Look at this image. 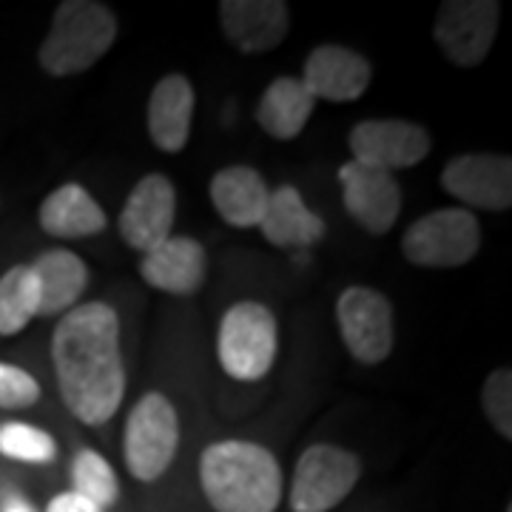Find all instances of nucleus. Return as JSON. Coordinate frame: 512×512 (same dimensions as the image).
I'll return each mask as SVG.
<instances>
[{
  "label": "nucleus",
  "instance_id": "25",
  "mask_svg": "<svg viewBox=\"0 0 512 512\" xmlns=\"http://www.w3.org/2000/svg\"><path fill=\"white\" fill-rule=\"evenodd\" d=\"M0 456L26 464H49L57 456L55 439L32 424L23 421H6L0 424Z\"/></svg>",
  "mask_w": 512,
  "mask_h": 512
},
{
  "label": "nucleus",
  "instance_id": "27",
  "mask_svg": "<svg viewBox=\"0 0 512 512\" xmlns=\"http://www.w3.org/2000/svg\"><path fill=\"white\" fill-rule=\"evenodd\" d=\"M40 399V384L23 367L0 362V407L3 410H23Z\"/></svg>",
  "mask_w": 512,
  "mask_h": 512
},
{
  "label": "nucleus",
  "instance_id": "21",
  "mask_svg": "<svg viewBox=\"0 0 512 512\" xmlns=\"http://www.w3.org/2000/svg\"><path fill=\"white\" fill-rule=\"evenodd\" d=\"M29 268L35 274L37 293H40L37 316H55V313L72 311L77 299L86 291V285H89L86 262L66 248H52V251L40 254Z\"/></svg>",
  "mask_w": 512,
  "mask_h": 512
},
{
  "label": "nucleus",
  "instance_id": "16",
  "mask_svg": "<svg viewBox=\"0 0 512 512\" xmlns=\"http://www.w3.org/2000/svg\"><path fill=\"white\" fill-rule=\"evenodd\" d=\"M208 271L205 248L191 237H168L163 245L143 254L140 274L151 288L174 296H191L202 288Z\"/></svg>",
  "mask_w": 512,
  "mask_h": 512
},
{
  "label": "nucleus",
  "instance_id": "5",
  "mask_svg": "<svg viewBox=\"0 0 512 512\" xmlns=\"http://www.w3.org/2000/svg\"><path fill=\"white\" fill-rule=\"evenodd\" d=\"M180 419L163 393H146L131 407L123 436L128 473L140 481H157L177 456Z\"/></svg>",
  "mask_w": 512,
  "mask_h": 512
},
{
  "label": "nucleus",
  "instance_id": "6",
  "mask_svg": "<svg viewBox=\"0 0 512 512\" xmlns=\"http://www.w3.org/2000/svg\"><path fill=\"white\" fill-rule=\"evenodd\" d=\"M481 248V225L467 208H441L413 222L402 237V254L419 268H461Z\"/></svg>",
  "mask_w": 512,
  "mask_h": 512
},
{
  "label": "nucleus",
  "instance_id": "10",
  "mask_svg": "<svg viewBox=\"0 0 512 512\" xmlns=\"http://www.w3.org/2000/svg\"><path fill=\"white\" fill-rule=\"evenodd\" d=\"M174 217H177L174 183L165 174H148L131 188L117 228L128 248L148 254L171 237Z\"/></svg>",
  "mask_w": 512,
  "mask_h": 512
},
{
  "label": "nucleus",
  "instance_id": "11",
  "mask_svg": "<svg viewBox=\"0 0 512 512\" xmlns=\"http://www.w3.org/2000/svg\"><path fill=\"white\" fill-rule=\"evenodd\" d=\"M348 146L356 163L393 174L430 154V134L410 120H362L350 131Z\"/></svg>",
  "mask_w": 512,
  "mask_h": 512
},
{
  "label": "nucleus",
  "instance_id": "26",
  "mask_svg": "<svg viewBox=\"0 0 512 512\" xmlns=\"http://www.w3.org/2000/svg\"><path fill=\"white\" fill-rule=\"evenodd\" d=\"M481 404L487 419L493 421L495 433L512 439V370L498 367L487 376L484 390H481Z\"/></svg>",
  "mask_w": 512,
  "mask_h": 512
},
{
  "label": "nucleus",
  "instance_id": "3",
  "mask_svg": "<svg viewBox=\"0 0 512 512\" xmlns=\"http://www.w3.org/2000/svg\"><path fill=\"white\" fill-rule=\"evenodd\" d=\"M117 37V18L97 0H66L52 18V29L40 43L37 63L55 77L92 69Z\"/></svg>",
  "mask_w": 512,
  "mask_h": 512
},
{
  "label": "nucleus",
  "instance_id": "20",
  "mask_svg": "<svg viewBox=\"0 0 512 512\" xmlns=\"http://www.w3.org/2000/svg\"><path fill=\"white\" fill-rule=\"evenodd\" d=\"M259 231L276 248H308L322 239L325 222L305 205L293 185H279L268 197Z\"/></svg>",
  "mask_w": 512,
  "mask_h": 512
},
{
  "label": "nucleus",
  "instance_id": "9",
  "mask_svg": "<svg viewBox=\"0 0 512 512\" xmlns=\"http://www.w3.org/2000/svg\"><path fill=\"white\" fill-rule=\"evenodd\" d=\"M339 333L350 356L362 365H379L393 350V308L382 293L353 285L336 302Z\"/></svg>",
  "mask_w": 512,
  "mask_h": 512
},
{
  "label": "nucleus",
  "instance_id": "28",
  "mask_svg": "<svg viewBox=\"0 0 512 512\" xmlns=\"http://www.w3.org/2000/svg\"><path fill=\"white\" fill-rule=\"evenodd\" d=\"M46 512H103L97 504H92L89 498H83V495H77L74 490L69 493H60L55 495L49 504H46Z\"/></svg>",
  "mask_w": 512,
  "mask_h": 512
},
{
  "label": "nucleus",
  "instance_id": "15",
  "mask_svg": "<svg viewBox=\"0 0 512 512\" xmlns=\"http://www.w3.org/2000/svg\"><path fill=\"white\" fill-rule=\"evenodd\" d=\"M370 77V63L359 52L345 46H319L305 60L302 83L313 100L350 103L370 89Z\"/></svg>",
  "mask_w": 512,
  "mask_h": 512
},
{
  "label": "nucleus",
  "instance_id": "29",
  "mask_svg": "<svg viewBox=\"0 0 512 512\" xmlns=\"http://www.w3.org/2000/svg\"><path fill=\"white\" fill-rule=\"evenodd\" d=\"M0 512H35V510H32V504H29L26 498H20V495H6V498H3V504H0Z\"/></svg>",
  "mask_w": 512,
  "mask_h": 512
},
{
  "label": "nucleus",
  "instance_id": "7",
  "mask_svg": "<svg viewBox=\"0 0 512 512\" xmlns=\"http://www.w3.org/2000/svg\"><path fill=\"white\" fill-rule=\"evenodd\" d=\"M362 476V461L356 453L316 444L308 447L293 473L288 504L293 512H328L342 504Z\"/></svg>",
  "mask_w": 512,
  "mask_h": 512
},
{
  "label": "nucleus",
  "instance_id": "18",
  "mask_svg": "<svg viewBox=\"0 0 512 512\" xmlns=\"http://www.w3.org/2000/svg\"><path fill=\"white\" fill-rule=\"evenodd\" d=\"M37 222L52 237L77 239L100 234L109 225V217L83 185L66 183L40 202Z\"/></svg>",
  "mask_w": 512,
  "mask_h": 512
},
{
  "label": "nucleus",
  "instance_id": "22",
  "mask_svg": "<svg viewBox=\"0 0 512 512\" xmlns=\"http://www.w3.org/2000/svg\"><path fill=\"white\" fill-rule=\"evenodd\" d=\"M313 106L316 100L299 77H276L259 97L256 123L274 140H293L308 126Z\"/></svg>",
  "mask_w": 512,
  "mask_h": 512
},
{
  "label": "nucleus",
  "instance_id": "1",
  "mask_svg": "<svg viewBox=\"0 0 512 512\" xmlns=\"http://www.w3.org/2000/svg\"><path fill=\"white\" fill-rule=\"evenodd\" d=\"M60 399L86 424L109 421L126 393L120 316L106 302L74 305L52 336Z\"/></svg>",
  "mask_w": 512,
  "mask_h": 512
},
{
  "label": "nucleus",
  "instance_id": "12",
  "mask_svg": "<svg viewBox=\"0 0 512 512\" xmlns=\"http://www.w3.org/2000/svg\"><path fill=\"white\" fill-rule=\"evenodd\" d=\"M339 185L348 214L365 231L387 234L396 225L402 211V185L390 171L348 160L339 168Z\"/></svg>",
  "mask_w": 512,
  "mask_h": 512
},
{
  "label": "nucleus",
  "instance_id": "14",
  "mask_svg": "<svg viewBox=\"0 0 512 512\" xmlns=\"http://www.w3.org/2000/svg\"><path fill=\"white\" fill-rule=\"evenodd\" d=\"M220 26L239 52L262 55L282 46L291 15L282 0H222Z\"/></svg>",
  "mask_w": 512,
  "mask_h": 512
},
{
  "label": "nucleus",
  "instance_id": "19",
  "mask_svg": "<svg viewBox=\"0 0 512 512\" xmlns=\"http://www.w3.org/2000/svg\"><path fill=\"white\" fill-rule=\"evenodd\" d=\"M271 188L259 177V171L248 165H231L214 174L211 180V202L220 217L234 228H254L262 222L268 208Z\"/></svg>",
  "mask_w": 512,
  "mask_h": 512
},
{
  "label": "nucleus",
  "instance_id": "23",
  "mask_svg": "<svg viewBox=\"0 0 512 512\" xmlns=\"http://www.w3.org/2000/svg\"><path fill=\"white\" fill-rule=\"evenodd\" d=\"M40 311L37 279L29 265H15L0 276V336H15Z\"/></svg>",
  "mask_w": 512,
  "mask_h": 512
},
{
  "label": "nucleus",
  "instance_id": "13",
  "mask_svg": "<svg viewBox=\"0 0 512 512\" xmlns=\"http://www.w3.org/2000/svg\"><path fill=\"white\" fill-rule=\"evenodd\" d=\"M441 185L470 208L507 211L512 205V160L501 154H461L441 171Z\"/></svg>",
  "mask_w": 512,
  "mask_h": 512
},
{
  "label": "nucleus",
  "instance_id": "8",
  "mask_svg": "<svg viewBox=\"0 0 512 512\" xmlns=\"http://www.w3.org/2000/svg\"><path fill=\"white\" fill-rule=\"evenodd\" d=\"M498 20L501 6L495 0H444L436 15L433 37L450 63L473 69L490 55Z\"/></svg>",
  "mask_w": 512,
  "mask_h": 512
},
{
  "label": "nucleus",
  "instance_id": "4",
  "mask_svg": "<svg viewBox=\"0 0 512 512\" xmlns=\"http://www.w3.org/2000/svg\"><path fill=\"white\" fill-rule=\"evenodd\" d=\"M276 316L262 302H237L228 308L217 333L222 370L237 382H259L276 362Z\"/></svg>",
  "mask_w": 512,
  "mask_h": 512
},
{
  "label": "nucleus",
  "instance_id": "17",
  "mask_svg": "<svg viewBox=\"0 0 512 512\" xmlns=\"http://www.w3.org/2000/svg\"><path fill=\"white\" fill-rule=\"evenodd\" d=\"M194 103V89L183 74H168L154 86L148 100V134L160 151H183L191 137Z\"/></svg>",
  "mask_w": 512,
  "mask_h": 512
},
{
  "label": "nucleus",
  "instance_id": "2",
  "mask_svg": "<svg viewBox=\"0 0 512 512\" xmlns=\"http://www.w3.org/2000/svg\"><path fill=\"white\" fill-rule=\"evenodd\" d=\"M200 484L217 512H276L282 501V467L254 441L228 439L205 447Z\"/></svg>",
  "mask_w": 512,
  "mask_h": 512
},
{
  "label": "nucleus",
  "instance_id": "24",
  "mask_svg": "<svg viewBox=\"0 0 512 512\" xmlns=\"http://www.w3.org/2000/svg\"><path fill=\"white\" fill-rule=\"evenodd\" d=\"M72 481L74 493L89 498L92 504H97L100 510L106 512V507L117 504L120 498V481L117 473L106 458L100 456L97 450H80L74 456L72 464Z\"/></svg>",
  "mask_w": 512,
  "mask_h": 512
}]
</instances>
